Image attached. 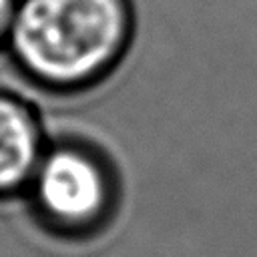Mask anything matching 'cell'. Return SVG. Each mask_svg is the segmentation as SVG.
Listing matches in <instances>:
<instances>
[{"label":"cell","instance_id":"obj_1","mask_svg":"<svg viewBox=\"0 0 257 257\" xmlns=\"http://www.w3.org/2000/svg\"><path fill=\"white\" fill-rule=\"evenodd\" d=\"M133 30L131 0H18L8 36L38 84L78 92L118 66Z\"/></svg>","mask_w":257,"mask_h":257},{"label":"cell","instance_id":"obj_2","mask_svg":"<svg viewBox=\"0 0 257 257\" xmlns=\"http://www.w3.org/2000/svg\"><path fill=\"white\" fill-rule=\"evenodd\" d=\"M30 185L38 213L60 239L96 237L116 217V171L88 143L58 139L42 155Z\"/></svg>","mask_w":257,"mask_h":257},{"label":"cell","instance_id":"obj_3","mask_svg":"<svg viewBox=\"0 0 257 257\" xmlns=\"http://www.w3.org/2000/svg\"><path fill=\"white\" fill-rule=\"evenodd\" d=\"M42 155V133L32 110L0 94V193L32 181Z\"/></svg>","mask_w":257,"mask_h":257},{"label":"cell","instance_id":"obj_4","mask_svg":"<svg viewBox=\"0 0 257 257\" xmlns=\"http://www.w3.org/2000/svg\"><path fill=\"white\" fill-rule=\"evenodd\" d=\"M16 0H0V38L10 32L14 14H16Z\"/></svg>","mask_w":257,"mask_h":257}]
</instances>
